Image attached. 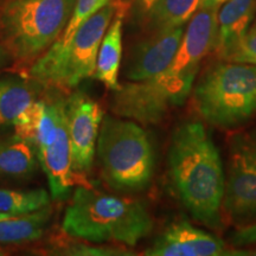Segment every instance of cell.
Instances as JSON below:
<instances>
[{"mask_svg": "<svg viewBox=\"0 0 256 256\" xmlns=\"http://www.w3.org/2000/svg\"><path fill=\"white\" fill-rule=\"evenodd\" d=\"M127 6H124L115 14V17L106 32L98 49L96 66L92 78L110 90H118L119 84V70L122 56V23Z\"/></svg>", "mask_w": 256, "mask_h": 256, "instance_id": "cell-16", "label": "cell"}, {"mask_svg": "<svg viewBox=\"0 0 256 256\" xmlns=\"http://www.w3.org/2000/svg\"><path fill=\"white\" fill-rule=\"evenodd\" d=\"M102 178L115 190L142 191L154 171V150L150 136L136 121L104 116L96 142Z\"/></svg>", "mask_w": 256, "mask_h": 256, "instance_id": "cell-5", "label": "cell"}, {"mask_svg": "<svg viewBox=\"0 0 256 256\" xmlns=\"http://www.w3.org/2000/svg\"><path fill=\"white\" fill-rule=\"evenodd\" d=\"M192 90L194 108L208 124L226 130L241 126L256 112V66L218 63Z\"/></svg>", "mask_w": 256, "mask_h": 256, "instance_id": "cell-6", "label": "cell"}, {"mask_svg": "<svg viewBox=\"0 0 256 256\" xmlns=\"http://www.w3.org/2000/svg\"><path fill=\"white\" fill-rule=\"evenodd\" d=\"M232 244L235 247L256 244V220L243 224L232 236Z\"/></svg>", "mask_w": 256, "mask_h": 256, "instance_id": "cell-24", "label": "cell"}, {"mask_svg": "<svg viewBox=\"0 0 256 256\" xmlns=\"http://www.w3.org/2000/svg\"><path fill=\"white\" fill-rule=\"evenodd\" d=\"M226 60L256 66V24L249 28Z\"/></svg>", "mask_w": 256, "mask_h": 256, "instance_id": "cell-22", "label": "cell"}, {"mask_svg": "<svg viewBox=\"0 0 256 256\" xmlns=\"http://www.w3.org/2000/svg\"><path fill=\"white\" fill-rule=\"evenodd\" d=\"M37 156L40 165L48 177L50 194L54 200H64L76 184L90 186L82 176L76 174L72 170V145L66 124V104L60 110L55 139Z\"/></svg>", "mask_w": 256, "mask_h": 256, "instance_id": "cell-13", "label": "cell"}, {"mask_svg": "<svg viewBox=\"0 0 256 256\" xmlns=\"http://www.w3.org/2000/svg\"><path fill=\"white\" fill-rule=\"evenodd\" d=\"M228 0H200V8H212V10H220V6Z\"/></svg>", "mask_w": 256, "mask_h": 256, "instance_id": "cell-26", "label": "cell"}, {"mask_svg": "<svg viewBox=\"0 0 256 256\" xmlns=\"http://www.w3.org/2000/svg\"><path fill=\"white\" fill-rule=\"evenodd\" d=\"M40 160L37 151L22 138L0 136V177L6 179H28L34 174Z\"/></svg>", "mask_w": 256, "mask_h": 256, "instance_id": "cell-17", "label": "cell"}, {"mask_svg": "<svg viewBox=\"0 0 256 256\" xmlns=\"http://www.w3.org/2000/svg\"><path fill=\"white\" fill-rule=\"evenodd\" d=\"M2 255H5V252H4V250H2V248H0V256H2Z\"/></svg>", "mask_w": 256, "mask_h": 256, "instance_id": "cell-31", "label": "cell"}, {"mask_svg": "<svg viewBox=\"0 0 256 256\" xmlns=\"http://www.w3.org/2000/svg\"><path fill=\"white\" fill-rule=\"evenodd\" d=\"M112 2V0H100V2H98V8H101L102 6H104L106 4H108V2Z\"/></svg>", "mask_w": 256, "mask_h": 256, "instance_id": "cell-30", "label": "cell"}, {"mask_svg": "<svg viewBox=\"0 0 256 256\" xmlns=\"http://www.w3.org/2000/svg\"><path fill=\"white\" fill-rule=\"evenodd\" d=\"M222 215L238 223L256 220V130L230 139Z\"/></svg>", "mask_w": 256, "mask_h": 256, "instance_id": "cell-8", "label": "cell"}, {"mask_svg": "<svg viewBox=\"0 0 256 256\" xmlns=\"http://www.w3.org/2000/svg\"><path fill=\"white\" fill-rule=\"evenodd\" d=\"M14 215H11V214H5V212H2V211H0V220L10 218V217H14Z\"/></svg>", "mask_w": 256, "mask_h": 256, "instance_id": "cell-29", "label": "cell"}, {"mask_svg": "<svg viewBox=\"0 0 256 256\" xmlns=\"http://www.w3.org/2000/svg\"><path fill=\"white\" fill-rule=\"evenodd\" d=\"M127 4L112 0L80 25L66 44L58 42L28 66V78L58 92L72 90L92 78L98 49L115 14Z\"/></svg>", "mask_w": 256, "mask_h": 256, "instance_id": "cell-3", "label": "cell"}, {"mask_svg": "<svg viewBox=\"0 0 256 256\" xmlns=\"http://www.w3.org/2000/svg\"><path fill=\"white\" fill-rule=\"evenodd\" d=\"M148 256H232L238 250L226 249L222 240L197 228L186 220H178L166 228L146 249Z\"/></svg>", "mask_w": 256, "mask_h": 256, "instance_id": "cell-10", "label": "cell"}, {"mask_svg": "<svg viewBox=\"0 0 256 256\" xmlns=\"http://www.w3.org/2000/svg\"><path fill=\"white\" fill-rule=\"evenodd\" d=\"M156 0H136L138 8H139V11L144 14H148V11L153 8V5L156 4Z\"/></svg>", "mask_w": 256, "mask_h": 256, "instance_id": "cell-27", "label": "cell"}, {"mask_svg": "<svg viewBox=\"0 0 256 256\" xmlns=\"http://www.w3.org/2000/svg\"><path fill=\"white\" fill-rule=\"evenodd\" d=\"M194 78L166 70L148 80L130 81L114 92L112 110L116 116L138 124H158L171 108L184 104L194 89Z\"/></svg>", "mask_w": 256, "mask_h": 256, "instance_id": "cell-7", "label": "cell"}, {"mask_svg": "<svg viewBox=\"0 0 256 256\" xmlns=\"http://www.w3.org/2000/svg\"><path fill=\"white\" fill-rule=\"evenodd\" d=\"M12 62H14V60H12L8 51L6 50L4 43H2V38H0V69L5 68V66H8V64Z\"/></svg>", "mask_w": 256, "mask_h": 256, "instance_id": "cell-25", "label": "cell"}, {"mask_svg": "<svg viewBox=\"0 0 256 256\" xmlns=\"http://www.w3.org/2000/svg\"><path fill=\"white\" fill-rule=\"evenodd\" d=\"M256 11V0H228L217 14L218 31L215 49L220 58L228 60L249 30Z\"/></svg>", "mask_w": 256, "mask_h": 256, "instance_id": "cell-14", "label": "cell"}, {"mask_svg": "<svg viewBox=\"0 0 256 256\" xmlns=\"http://www.w3.org/2000/svg\"><path fill=\"white\" fill-rule=\"evenodd\" d=\"M52 208L46 206L34 212L0 220V244H23L40 240L51 220Z\"/></svg>", "mask_w": 256, "mask_h": 256, "instance_id": "cell-18", "label": "cell"}, {"mask_svg": "<svg viewBox=\"0 0 256 256\" xmlns=\"http://www.w3.org/2000/svg\"><path fill=\"white\" fill-rule=\"evenodd\" d=\"M184 30V26L158 30L140 42L128 60L127 78L144 81L166 72L177 55Z\"/></svg>", "mask_w": 256, "mask_h": 256, "instance_id": "cell-11", "label": "cell"}, {"mask_svg": "<svg viewBox=\"0 0 256 256\" xmlns=\"http://www.w3.org/2000/svg\"><path fill=\"white\" fill-rule=\"evenodd\" d=\"M43 90L46 87L28 76L0 78V130L14 126L19 115L38 100Z\"/></svg>", "mask_w": 256, "mask_h": 256, "instance_id": "cell-15", "label": "cell"}, {"mask_svg": "<svg viewBox=\"0 0 256 256\" xmlns=\"http://www.w3.org/2000/svg\"><path fill=\"white\" fill-rule=\"evenodd\" d=\"M98 2L100 0H76L75 8H74L72 16L70 18L68 25H66V30H64L63 34L60 36L57 42L60 44H66L72 40L76 30H78L80 25L83 22L87 20L92 14H95L98 8Z\"/></svg>", "mask_w": 256, "mask_h": 256, "instance_id": "cell-21", "label": "cell"}, {"mask_svg": "<svg viewBox=\"0 0 256 256\" xmlns=\"http://www.w3.org/2000/svg\"><path fill=\"white\" fill-rule=\"evenodd\" d=\"M54 254L57 255H95V256H112V255H130V252L121 248L110 247H92L84 243H72L68 248L55 249Z\"/></svg>", "mask_w": 256, "mask_h": 256, "instance_id": "cell-23", "label": "cell"}, {"mask_svg": "<svg viewBox=\"0 0 256 256\" xmlns=\"http://www.w3.org/2000/svg\"><path fill=\"white\" fill-rule=\"evenodd\" d=\"M66 116L72 145V170L76 174L82 176L92 170L104 110L86 92H74L66 98Z\"/></svg>", "mask_w": 256, "mask_h": 256, "instance_id": "cell-9", "label": "cell"}, {"mask_svg": "<svg viewBox=\"0 0 256 256\" xmlns=\"http://www.w3.org/2000/svg\"><path fill=\"white\" fill-rule=\"evenodd\" d=\"M200 8V0H156L147 14L153 31L185 26Z\"/></svg>", "mask_w": 256, "mask_h": 256, "instance_id": "cell-19", "label": "cell"}, {"mask_svg": "<svg viewBox=\"0 0 256 256\" xmlns=\"http://www.w3.org/2000/svg\"><path fill=\"white\" fill-rule=\"evenodd\" d=\"M217 14L218 10L200 8L194 14L184 30L178 52L168 72L176 75H197L202 60L216 46Z\"/></svg>", "mask_w": 256, "mask_h": 256, "instance_id": "cell-12", "label": "cell"}, {"mask_svg": "<svg viewBox=\"0 0 256 256\" xmlns=\"http://www.w3.org/2000/svg\"><path fill=\"white\" fill-rule=\"evenodd\" d=\"M51 194L46 188L11 190L0 188V211L19 216L50 206Z\"/></svg>", "mask_w": 256, "mask_h": 256, "instance_id": "cell-20", "label": "cell"}, {"mask_svg": "<svg viewBox=\"0 0 256 256\" xmlns=\"http://www.w3.org/2000/svg\"><path fill=\"white\" fill-rule=\"evenodd\" d=\"M168 164L174 190L191 216L220 229L226 174L218 150L200 121H185L177 127Z\"/></svg>", "mask_w": 256, "mask_h": 256, "instance_id": "cell-1", "label": "cell"}, {"mask_svg": "<svg viewBox=\"0 0 256 256\" xmlns=\"http://www.w3.org/2000/svg\"><path fill=\"white\" fill-rule=\"evenodd\" d=\"M76 0H0V38L14 63L30 66L62 36Z\"/></svg>", "mask_w": 256, "mask_h": 256, "instance_id": "cell-4", "label": "cell"}, {"mask_svg": "<svg viewBox=\"0 0 256 256\" xmlns=\"http://www.w3.org/2000/svg\"><path fill=\"white\" fill-rule=\"evenodd\" d=\"M153 220L142 202L78 186L66 209L62 230L72 238L88 243L136 246L150 235Z\"/></svg>", "mask_w": 256, "mask_h": 256, "instance_id": "cell-2", "label": "cell"}, {"mask_svg": "<svg viewBox=\"0 0 256 256\" xmlns=\"http://www.w3.org/2000/svg\"><path fill=\"white\" fill-rule=\"evenodd\" d=\"M243 255H254L256 256V248L250 249V250H238V256Z\"/></svg>", "mask_w": 256, "mask_h": 256, "instance_id": "cell-28", "label": "cell"}]
</instances>
